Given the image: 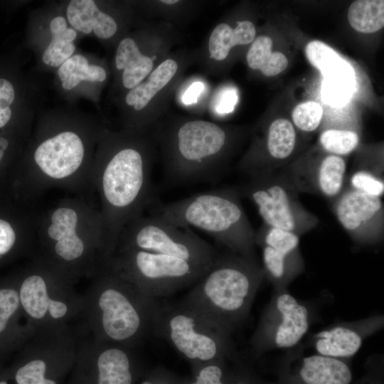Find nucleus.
<instances>
[{"label":"nucleus","instance_id":"1","mask_svg":"<svg viewBox=\"0 0 384 384\" xmlns=\"http://www.w3.org/2000/svg\"><path fill=\"white\" fill-rule=\"evenodd\" d=\"M265 277L256 259L231 252L216 255L181 300L229 334L246 321Z\"/></svg>","mask_w":384,"mask_h":384},{"label":"nucleus","instance_id":"2","mask_svg":"<svg viewBox=\"0 0 384 384\" xmlns=\"http://www.w3.org/2000/svg\"><path fill=\"white\" fill-rule=\"evenodd\" d=\"M156 214L180 228L194 227L210 234L232 252L256 259L255 233L237 192L218 189L161 204Z\"/></svg>","mask_w":384,"mask_h":384},{"label":"nucleus","instance_id":"3","mask_svg":"<svg viewBox=\"0 0 384 384\" xmlns=\"http://www.w3.org/2000/svg\"><path fill=\"white\" fill-rule=\"evenodd\" d=\"M151 333L192 364L228 359L233 353L232 334L181 301L159 302Z\"/></svg>","mask_w":384,"mask_h":384},{"label":"nucleus","instance_id":"4","mask_svg":"<svg viewBox=\"0 0 384 384\" xmlns=\"http://www.w3.org/2000/svg\"><path fill=\"white\" fill-rule=\"evenodd\" d=\"M159 302L117 272L108 276L97 298L98 326L102 338L124 346L139 342L151 332Z\"/></svg>","mask_w":384,"mask_h":384},{"label":"nucleus","instance_id":"5","mask_svg":"<svg viewBox=\"0 0 384 384\" xmlns=\"http://www.w3.org/2000/svg\"><path fill=\"white\" fill-rule=\"evenodd\" d=\"M150 178L146 156L132 147L117 151L104 166L101 189L114 233L125 220L139 215L149 198Z\"/></svg>","mask_w":384,"mask_h":384},{"label":"nucleus","instance_id":"6","mask_svg":"<svg viewBox=\"0 0 384 384\" xmlns=\"http://www.w3.org/2000/svg\"><path fill=\"white\" fill-rule=\"evenodd\" d=\"M228 135L219 125L192 120L178 127L172 138L166 175L179 183L210 181L218 175Z\"/></svg>","mask_w":384,"mask_h":384},{"label":"nucleus","instance_id":"7","mask_svg":"<svg viewBox=\"0 0 384 384\" xmlns=\"http://www.w3.org/2000/svg\"><path fill=\"white\" fill-rule=\"evenodd\" d=\"M117 265L118 274L156 299L195 284L210 267L134 248H124Z\"/></svg>","mask_w":384,"mask_h":384},{"label":"nucleus","instance_id":"8","mask_svg":"<svg viewBox=\"0 0 384 384\" xmlns=\"http://www.w3.org/2000/svg\"><path fill=\"white\" fill-rule=\"evenodd\" d=\"M314 317L313 306L294 297L287 288L273 289L250 339L252 354L257 358L271 350L299 346Z\"/></svg>","mask_w":384,"mask_h":384},{"label":"nucleus","instance_id":"9","mask_svg":"<svg viewBox=\"0 0 384 384\" xmlns=\"http://www.w3.org/2000/svg\"><path fill=\"white\" fill-rule=\"evenodd\" d=\"M124 248L166 255L209 267L217 253L189 228L177 227L157 215L132 219Z\"/></svg>","mask_w":384,"mask_h":384},{"label":"nucleus","instance_id":"10","mask_svg":"<svg viewBox=\"0 0 384 384\" xmlns=\"http://www.w3.org/2000/svg\"><path fill=\"white\" fill-rule=\"evenodd\" d=\"M243 191L257 207L265 225L300 235L318 223L299 203L296 188L286 178L272 174L252 176Z\"/></svg>","mask_w":384,"mask_h":384},{"label":"nucleus","instance_id":"11","mask_svg":"<svg viewBox=\"0 0 384 384\" xmlns=\"http://www.w3.org/2000/svg\"><path fill=\"white\" fill-rule=\"evenodd\" d=\"M255 242L262 250V267L273 289L287 288L303 272L304 265L297 234L264 225L255 233Z\"/></svg>","mask_w":384,"mask_h":384},{"label":"nucleus","instance_id":"12","mask_svg":"<svg viewBox=\"0 0 384 384\" xmlns=\"http://www.w3.org/2000/svg\"><path fill=\"white\" fill-rule=\"evenodd\" d=\"M350 361L317 353L305 356L299 345L282 358L272 384H352Z\"/></svg>","mask_w":384,"mask_h":384},{"label":"nucleus","instance_id":"13","mask_svg":"<svg viewBox=\"0 0 384 384\" xmlns=\"http://www.w3.org/2000/svg\"><path fill=\"white\" fill-rule=\"evenodd\" d=\"M333 208L338 221L354 240L372 244L380 239L383 222L381 198L350 188L336 198Z\"/></svg>","mask_w":384,"mask_h":384},{"label":"nucleus","instance_id":"14","mask_svg":"<svg viewBox=\"0 0 384 384\" xmlns=\"http://www.w3.org/2000/svg\"><path fill=\"white\" fill-rule=\"evenodd\" d=\"M383 326V314L337 323L313 334L309 344L315 353L350 361L363 341L381 330Z\"/></svg>","mask_w":384,"mask_h":384},{"label":"nucleus","instance_id":"15","mask_svg":"<svg viewBox=\"0 0 384 384\" xmlns=\"http://www.w3.org/2000/svg\"><path fill=\"white\" fill-rule=\"evenodd\" d=\"M84 146L79 136L64 132L46 139L36 149L34 159L48 176L63 179L73 174L80 166Z\"/></svg>","mask_w":384,"mask_h":384},{"label":"nucleus","instance_id":"16","mask_svg":"<svg viewBox=\"0 0 384 384\" xmlns=\"http://www.w3.org/2000/svg\"><path fill=\"white\" fill-rule=\"evenodd\" d=\"M346 163L342 156H324L314 173L292 175L289 181L294 187L317 192L329 198H336L343 191Z\"/></svg>","mask_w":384,"mask_h":384},{"label":"nucleus","instance_id":"17","mask_svg":"<svg viewBox=\"0 0 384 384\" xmlns=\"http://www.w3.org/2000/svg\"><path fill=\"white\" fill-rule=\"evenodd\" d=\"M91 384H134V361L126 346L102 347L96 356Z\"/></svg>","mask_w":384,"mask_h":384},{"label":"nucleus","instance_id":"18","mask_svg":"<svg viewBox=\"0 0 384 384\" xmlns=\"http://www.w3.org/2000/svg\"><path fill=\"white\" fill-rule=\"evenodd\" d=\"M18 294L22 307L35 319H41L47 314L53 319H58L68 312L65 302L50 298L46 282L40 275L32 274L26 278Z\"/></svg>","mask_w":384,"mask_h":384},{"label":"nucleus","instance_id":"19","mask_svg":"<svg viewBox=\"0 0 384 384\" xmlns=\"http://www.w3.org/2000/svg\"><path fill=\"white\" fill-rule=\"evenodd\" d=\"M50 220L48 234L56 241V254L67 261L79 258L84 252V242L76 233L77 213L70 208H59L53 212Z\"/></svg>","mask_w":384,"mask_h":384},{"label":"nucleus","instance_id":"20","mask_svg":"<svg viewBox=\"0 0 384 384\" xmlns=\"http://www.w3.org/2000/svg\"><path fill=\"white\" fill-rule=\"evenodd\" d=\"M67 18L77 30L86 34L93 31L100 38L112 37L117 29L114 18L100 11L92 0L71 1L67 9Z\"/></svg>","mask_w":384,"mask_h":384},{"label":"nucleus","instance_id":"21","mask_svg":"<svg viewBox=\"0 0 384 384\" xmlns=\"http://www.w3.org/2000/svg\"><path fill=\"white\" fill-rule=\"evenodd\" d=\"M115 64L117 69L124 70L123 85L131 90L151 73L154 65L152 59L143 55L131 38H126L119 43Z\"/></svg>","mask_w":384,"mask_h":384},{"label":"nucleus","instance_id":"22","mask_svg":"<svg viewBox=\"0 0 384 384\" xmlns=\"http://www.w3.org/2000/svg\"><path fill=\"white\" fill-rule=\"evenodd\" d=\"M255 35V25L250 21H239L234 28L227 23H220L209 38L210 56L216 60H225L233 47L252 43Z\"/></svg>","mask_w":384,"mask_h":384},{"label":"nucleus","instance_id":"23","mask_svg":"<svg viewBox=\"0 0 384 384\" xmlns=\"http://www.w3.org/2000/svg\"><path fill=\"white\" fill-rule=\"evenodd\" d=\"M178 64L173 59L163 61L149 75L146 80L132 88L126 96V102L136 110H143L154 97L174 78Z\"/></svg>","mask_w":384,"mask_h":384},{"label":"nucleus","instance_id":"24","mask_svg":"<svg viewBox=\"0 0 384 384\" xmlns=\"http://www.w3.org/2000/svg\"><path fill=\"white\" fill-rule=\"evenodd\" d=\"M272 41L267 36L256 38L247 53L248 66L259 70L268 77L274 76L284 70L288 65L286 55L279 51H272Z\"/></svg>","mask_w":384,"mask_h":384},{"label":"nucleus","instance_id":"25","mask_svg":"<svg viewBox=\"0 0 384 384\" xmlns=\"http://www.w3.org/2000/svg\"><path fill=\"white\" fill-rule=\"evenodd\" d=\"M52 40L45 50L43 61L52 67L60 66L74 53L75 46L73 41L77 37L76 32L67 28L63 16L54 18L50 24Z\"/></svg>","mask_w":384,"mask_h":384},{"label":"nucleus","instance_id":"26","mask_svg":"<svg viewBox=\"0 0 384 384\" xmlns=\"http://www.w3.org/2000/svg\"><path fill=\"white\" fill-rule=\"evenodd\" d=\"M305 52L308 60L321 72L324 79L354 74L350 64L322 41L309 42L306 46Z\"/></svg>","mask_w":384,"mask_h":384},{"label":"nucleus","instance_id":"27","mask_svg":"<svg viewBox=\"0 0 384 384\" xmlns=\"http://www.w3.org/2000/svg\"><path fill=\"white\" fill-rule=\"evenodd\" d=\"M347 16L350 25L356 31L375 33L384 26V1H355L349 6Z\"/></svg>","mask_w":384,"mask_h":384},{"label":"nucleus","instance_id":"28","mask_svg":"<svg viewBox=\"0 0 384 384\" xmlns=\"http://www.w3.org/2000/svg\"><path fill=\"white\" fill-rule=\"evenodd\" d=\"M58 75L62 86L69 90L82 80L102 82L106 79L105 70L100 66L89 65L82 55H75L65 60L59 68Z\"/></svg>","mask_w":384,"mask_h":384},{"label":"nucleus","instance_id":"29","mask_svg":"<svg viewBox=\"0 0 384 384\" xmlns=\"http://www.w3.org/2000/svg\"><path fill=\"white\" fill-rule=\"evenodd\" d=\"M296 139L292 122L284 118L276 119L267 131L266 147L269 155L277 161L287 159L294 150Z\"/></svg>","mask_w":384,"mask_h":384},{"label":"nucleus","instance_id":"30","mask_svg":"<svg viewBox=\"0 0 384 384\" xmlns=\"http://www.w3.org/2000/svg\"><path fill=\"white\" fill-rule=\"evenodd\" d=\"M355 91L354 74L324 78L321 95L324 101L332 107L345 105Z\"/></svg>","mask_w":384,"mask_h":384},{"label":"nucleus","instance_id":"31","mask_svg":"<svg viewBox=\"0 0 384 384\" xmlns=\"http://www.w3.org/2000/svg\"><path fill=\"white\" fill-rule=\"evenodd\" d=\"M228 359L192 364L194 378L183 384H230L234 370L229 371ZM183 384V383H182Z\"/></svg>","mask_w":384,"mask_h":384},{"label":"nucleus","instance_id":"32","mask_svg":"<svg viewBox=\"0 0 384 384\" xmlns=\"http://www.w3.org/2000/svg\"><path fill=\"white\" fill-rule=\"evenodd\" d=\"M319 142L324 149L331 154L341 156L356 149L359 137L353 131L331 129L321 133Z\"/></svg>","mask_w":384,"mask_h":384},{"label":"nucleus","instance_id":"33","mask_svg":"<svg viewBox=\"0 0 384 384\" xmlns=\"http://www.w3.org/2000/svg\"><path fill=\"white\" fill-rule=\"evenodd\" d=\"M16 384H59L50 377L49 367L42 358H33L20 366L15 373Z\"/></svg>","mask_w":384,"mask_h":384},{"label":"nucleus","instance_id":"34","mask_svg":"<svg viewBox=\"0 0 384 384\" xmlns=\"http://www.w3.org/2000/svg\"><path fill=\"white\" fill-rule=\"evenodd\" d=\"M323 108L316 102L308 101L299 104L292 112L294 124L304 132H312L319 125Z\"/></svg>","mask_w":384,"mask_h":384},{"label":"nucleus","instance_id":"35","mask_svg":"<svg viewBox=\"0 0 384 384\" xmlns=\"http://www.w3.org/2000/svg\"><path fill=\"white\" fill-rule=\"evenodd\" d=\"M350 183L351 188L371 196L381 198L384 193L383 178L370 171H356L351 176Z\"/></svg>","mask_w":384,"mask_h":384},{"label":"nucleus","instance_id":"36","mask_svg":"<svg viewBox=\"0 0 384 384\" xmlns=\"http://www.w3.org/2000/svg\"><path fill=\"white\" fill-rule=\"evenodd\" d=\"M20 304L19 294L13 289H0V332L3 331Z\"/></svg>","mask_w":384,"mask_h":384},{"label":"nucleus","instance_id":"37","mask_svg":"<svg viewBox=\"0 0 384 384\" xmlns=\"http://www.w3.org/2000/svg\"><path fill=\"white\" fill-rule=\"evenodd\" d=\"M14 100V90L11 83L0 78V128L6 124L11 116L10 105Z\"/></svg>","mask_w":384,"mask_h":384},{"label":"nucleus","instance_id":"38","mask_svg":"<svg viewBox=\"0 0 384 384\" xmlns=\"http://www.w3.org/2000/svg\"><path fill=\"white\" fill-rule=\"evenodd\" d=\"M15 241L16 234L10 223L0 219V255L7 253Z\"/></svg>","mask_w":384,"mask_h":384},{"label":"nucleus","instance_id":"39","mask_svg":"<svg viewBox=\"0 0 384 384\" xmlns=\"http://www.w3.org/2000/svg\"><path fill=\"white\" fill-rule=\"evenodd\" d=\"M238 93L234 89L225 90L218 97L215 110L220 114L230 113L233 111L238 102Z\"/></svg>","mask_w":384,"mask_h":384},{"label":"nucleus","instance_id":"40","mask_svg":"<svg viewBox=\"0 0 384 384\" xmlns=\"http://www.w3.org/2000/svg\"><path fill=\"white\" fill-rule=\"evenodd\" d=\"M230 384H272V382L263 380L247 368L239 367L234 369Z\"/></svg>","mask_w":384,"mask_h":384},{"label":"nucleus","instance_id":"41","mask_svg":"<svg viewBox=\"0 0 384 384\" xmlns=\"http://www.w3.org/2000/svg\"><path fill=\"white\" fill-rule=\"evenodd\" d=\"M140 384H182L164 370L152 372Z\"/></svg>","mask_w":384,"mask_h":384},{"label":"nucleus","instance_id":"42","mask_svg":"<svg viewBox=\"0 0 384 384\" xmlns=\"http://www.w3.org/2000/svg\"><path fill=\"white\" fill-rule=\"evenodd\" d=\"M204 85L201 82L192 83L182 96V102L185 105H191L197 102L198 97L203 91Z\"/></svg>","mask_w":384,"mask_h":384},{"label":"nucleus","instance_id":"43","mask_svg":"<svg viewBox=\"0 0 384 384\" xmlns=\"http://www.w3.org/2000/svg\"><path fill=\"white\" fill-rule=\"evenodd\" d=\"M381 370L375 372L373 370H369L362 378L354 384H383V378H381Z\"/></svg>","mask_w":384,"mask_h":384},{"label":"nucleus","instance_id":"44","mask_svg":"<svg viewBox=\"0 0 384 384\" xmlns=\"http://www.w3.org/2000/svg\"><path fill=\"white\" fill-rule=\"evenodd\" d=\"M9 143L6 139L0 137V161L4 156V150L8 147Z\"/></svg>","mask_w":384,"mask_h":384},{"label":"nucleus","instance_id":"45","mask_svg":"<svg viewBox=\"0 0 384 384\" xmlns=\"http://www.w3.org/2000/svg\"><path fill=\"white\" fill-rule=\"evenodd\" d=\"M161 2H162L164 4H176V3L178 2V1H177V0H163V1H161Z\"/></svg>","mask_w":384,"mask_h":384},{"label":"nucleus","instance_id":"46","mask_svg":"<svg viewBox=\"0 0 384 384\" xmlns=\"http://www.w3.org/2000/svg\"><path fill=\"white\" fill-rule=\"evenodd\" d=\"M0 384H8L6 381L5 380H1Z\"/></svg>","mask_w":384,"mask_h":384}]
</instances>
